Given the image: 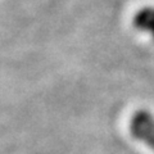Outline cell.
<instances>
[{"mask_svg": "<svg viewBox=\"0 0 154 154\" xmlns=\"http://www.w3.org/2000/svg\"><path fill=\"white\" fill-rule=\"evenodd\" d=\"M128 130L135 140L154 150V114L148 109H137L128 121Z\"/></svg>", "mask_w": 154, "mask_h": 154, "instance_id": "6da1fadb", "label": "cell"}, {"mask_svg": "<svg viewBox=\"0 0 154 154\" xmlns=\"http://www.w3.org/2000/svg\"><path fill=\"white\" fill-rule=\"evenodd\" d=\"M134 25L139 31L154 38V7H144L134 17Z\"/></svg>", "mask_w": 154, "mask_h": 154, "instance_id": "7a4b0ae2", "label": "cell"}]
</instances>
